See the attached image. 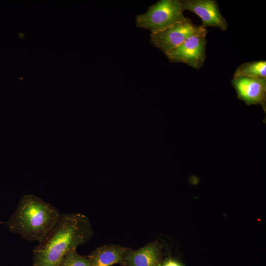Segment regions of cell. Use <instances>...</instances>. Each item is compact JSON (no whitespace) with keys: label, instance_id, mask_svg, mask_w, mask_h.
<instances>
[{"label":"cell","instance_id":"cell-5","mask_svg":"<svg viewBox=\"0 0 266 266\" xmlns=\"http://www.w3.org/2000/svg\"><path fill=\"white\" fill-rule=\"evenodd\" d=\"M206 35L189 38L166 56L171 62L183 63L196 69H200L204 65L206 59Z\"/></svg>","mask_w":266,"mask_h":266},{"label":"cell","instance_id":"cell-7","mask_svg":"<svg viewBox=\"0 0 266 266\" xmlns=\"http://www.w3.org/2000/svg\"><path fill=\"white\" fill-rule=\"evenodd\" d=\"M183 11L188 10L199 16L202 20L201 25L215 27L222 31L228 28V23L222 15L218 5L214 0H180Z\"/></svg>","mask_w":266,"mask_h":266},{"label":"cell","instance_id":"cell-10","mask_svg":"<svg viewBox=\"0 0 266 266\" xmlns=\"http://www.w3.org/2000/svg\"><path fill=\"white\" fill-rule=\"evenodd\" d=\"M233 75L266 79V61L259 60L243 63L235 70Z\"/></svg>","mask_w":266,"mask_h":266},{"label":"cell","instance_id":"cell-3","mask_svg":"<svg viewBox=\"0 0 266 266\" xmlns=\"http://www.w3.org/2000/svg\"><path fill=\"white\" fill-rule=\"evenodd\" d=\"M180 0H161L151 5L148 11L137 16L138 27L149 29L155 33L185 21Z\"/></svg>","mask_w":266,"mask_h":266},{"label":"cell","instance_id":"cell-6","mask_svg":"<svg viewBox=\"0 0 266 266\" xmlns=\"http://www.w3.org/2000/svg\"><path fill=\"white\" fill-rule=\"evenodd\" d=\"M237 97L247 105H260L266 112V79L233 75L231 81Z\"/></svg>","mask_w":266,"mask_h":266},{"label":"cell","instance_id":"cell-2","mask_svg":"<svg viewBox=\"0 0 266 266\" xmlns=\"http://www.w3.org/2000/svg\"><path fill=\"white\" fill-rule=\"evenodd\" d=\"M60 214L51 204L27 194L21 198L15 212L5 224L11 232L24 239L38 243L54 226Z\"/></svg>","mask_w":266,"mask_h":266},{"label":"cell","instance_id":"cell-11","mask_svg":"<svg viewBox=\"0 0 266 266\" xmlns=\"http://www.w3.org/2000/svg\"><path fill=\"white\" fill-rule=\"evenodd\" d=\"M58 266H90L86 256L77 253L76 249L68 251L63 257Z\"/></svg>","mask_w":266,"mask_h":266},{"label":"cell","instance_id":"cell-4","mask_svg":"<svg viewBox=\"0 0 266 266\" xmlns=\"http://www.w3.org/2000/svg\"><path fill=\"white\" fill-rule=\"evenodd\" d=\"M206 28L197 25L188 18L163 31L151 33L150 42L165 55L181 45L189 38L201 34H207Z\"/></svg>","mask_w":266,"mask_h":266},{"label":"cell","instance_id":"cell-12","mask_svg":"<svg viewBox=\"0 0 266 266\" xmlns=\"http://www.w3.org/2000/svg\"><path fill=\"white\" fill-rule=\"evenodd\" d=\"M160 266H183L178 261L171 259H168L162 262Z\"/></svg>","mask_w":266,"mask_h":266},{"label":"cell","instance_id":"cell-1","mask_svg":"<svg viewBox=\"0 0 266 266\" xmlns=\"http://www.w3.org/2000/svg\"><path fill=\"white\" fill-rule=\"evenodd\" d=\"M93 234L86 215L60 213L51 230L33 249L32 266H58L68 251L86 244Z\"/></svg>","mask_w":266,"mask_h":266},{"label":"cell","instance_id":"cell-9","mask_svg":"<svg viewBox=\"0 0 266 266\" xmlns=\"http://www.w3.org/2000/svg\"><path fill=\"white\" fill-rule=\"evenodd\" d=\"M129 248L119 245L107 244L99 247L86 256L90 266H111L121 265Z\"/></svg>","mask_w":266,"mask_h":266},{"label":"cell","instance_id":"cell-8","mask_svg":"<svg viewBox=\"0 0 266 266\" xmlns=\"http://www.w3.org/2000/svg\"><path fill=\"white\" fill-rule=\"evenodd\" d=\"M162 246L158 241L148 243L137 250L129 248L121 265L123 266H160L162 263Z\"/></svg>","mask_w":266,"mask_h":266}]
</instances>
